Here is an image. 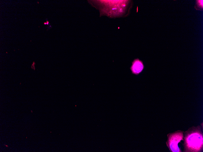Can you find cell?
<instances>
[{"mask_svg": "<svg viewBox=\"0 0 203 152\" xmlns=\"http://www.w3.org/2000/svg\"><path fill=\"white\" fill-rule=\"evenodd\" d=\"M203 0H199L197 1L195 6L196 7V9L197 8H202V9L203 8Z\"/></svg>", "mask_w": 203, "mask_h": 152, "instance_id": "4", "label": "cell"}, {"mask_svg": "<svg viewBox=\"0 0 203 152\" xmlns=\"http://www.w3.org/2000/svg\"><path fill=\"white\" fill-rule=\"evenodd\" d=\"M44 24H46V22H44Z\"/></svg>", "mask_w": 203, "mask_h": 152, "instance_id": "5", "label": "cell"}, {"mask_svg": "<svg viewBox=\"0 0 203 152\" xmlns=\"http://www.w3.org/2000/svg\"><path fill=\"white\" fill-rule=\"evenodd\" d=\"M184 133V152H201L203 149V136L199 126L190 128Z\"/></svg>", "mask_w": 203, "mask_h": 152, "instance_id": "1", "label": "cell"}, {"mask_svg": "<svg viewBox=\"0 0 203 152\" xmlns=\"http://www.w3.org/2000/svg\"><path fill=\"white\" fill-rule=\"evenodd\" d=\"M144 68L143 62L139 58H136L132 62L130 69L132 74L138 75L142 72Z\"/></svg>", "mask_w": 203, "mask_h": 152, "instance_id": "3", "label": "cell"}, {"mask_svg": "<svg viewBox=\"0 0 203 152\" xmlns=\"http://www.w3.org/2000/svg\"><path fill=\"white\" fill-rule=\"evenodd\" d=\"M184 132L180 130L176 131L167 135L166 142L167 146L171 152H181L178 144L181 140H184Z\"/></svg>", "mask_w": 203, "mask_h": 152, "instance_id": "2", "label": "cell"}]
</instances>
